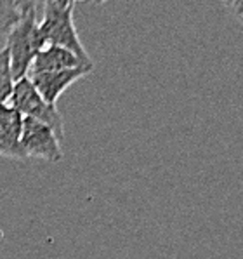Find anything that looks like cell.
Listing matches in <instances>:
<instances>
[{
	"instance_id": "1",
	"label": "cell",
	"mask_w": 243,
	"mask_h": 259,
	"mask_svg": "<svg viewBox=\"0 0 243 259\" xmlns=\"http://www.w3.org/2000/svg\"><path fill=\"white\" fill-rule=\"evenodd\" d=\"M37 2H21V16L7 35V51L11 58L14 82L28 77L35 56L43 47L38 35Z\"/></svg>"
},
{
	"instance_id": "2",
	"label": "cell",
	"mask_w": 243,
	"mask_h": 259,
	"mask_svg": "<svg viewBox=\"0 0 243 259\" xmlns=\"http://www.w3.org/2000/svg\"><path fill=\"white\" fill-rule=\"evenodd\" d=\"M75 2L70 0H47L43 4V16L38 23V35L45 46H58L75 53L83 61L90 63V56L83 47L73 23Z\"/></svg>"
},
{
	"instance_id": "3",
	"label": "cell",
	"mask_w": 243,
	"mask_h": 259,
	"mask_svg": "<svg viewBox=\"0 0 243 259\" xmlns=\"http://www.w3.org/2000/svg\"><path fill=\"white\" fill-rule=\"evenodd\" d=\"M9 106H13L16 111H19L23 117L35 118V120L49 125L56 133L59 141L65 138V122H63L59 110L54 105H49L38 94V91L33 87V83L28 80V77L14 83V91L9 99Z\"/></svg>"
},
{
	"instance_id": "4",
	"label": "cell",
	"mask_w": 243,
	"mask_h": 259,
	"mask_svg": "<svg viewBox=\"0 0 243 259\" xmlns=\"http://www.w3.org/2000/svg\"><path fill=\"white\" fill-rule=\"evenodd\" d=\"M19 145L25 158H38L49 164H58L63 160V150L56 133L35 118L23 117Z\"/></svg>"
},
{
	"instance_id": "5",
	"label": "cell",
	"mask_w": 243,
	"mask_h": 259,
	"mask_svg": "<svg viewBox=\"0 0 243 259\" xmlns=\"http://www.w3.org/2000/svg\"><path fill=\"white\" fill-rule=\"evenodd\" d=\"M94 70V65H85L80 68L65 70V71H43V73H28V80L33 83L38 94L45 99L49 105L58 103L61 94L65 93L71 83L87 77Z\"/></svg>"
},
{
	"instance_id": "6",
	"label": "cell",
	"mask_w": 243,
	"mask_h": 259,
	"mask_svg": "<svg viewBox=\"0 0 243 259\" xmlns=\"http://www.w3.org/2000/svg\"><path fill=\"white\" fill-rule=\"evenodd\" d=\"M23 115L9 105H0V155L7 158L25 160L19 138H21Z\"/></svg>"
},
{
	"instance_id": "7",
	"label": "cell",
	"mask_w": 243,
	"mask_h": 259,
	"mask_svg": "<svg viewBox=\"0 0 243 259\" xmlns=\"http://www.w3.org/2000/svg\"><path fill=\"white\" fill-rule=\"evenodd\" d=\"M85 65H94L92 61L87 63L83 59L78 58L75 53L65 49V47L58 46H45L38 51V54L35 56L31 68L28 73H43V71H65V70H73L80 68Z\"/></svg>"
},
{
	"instance_id": "8",
	"label": "cell",
	"mask_w": 243,
	"mask_h": 259,
	"mask_svg": "<svg viewBox=\"0 0 243 259\" xmlns=\"http://www.w3.org/2000/svg\"><path fill=\"white\" fill-rule=\"evenodd\" d=\"M14 77L11 70V58L7 47H0V105H9L14 91Z\"/></svg>"
},
{
	"instance_id": "9",
	"label": "cell",
	"mask_w": 243,
	"mask_h": 259,
	"mask_svg": "<svg viewBox=\"0 0 243 259\" xmlns=\"http://www.w3.org/2000/svg\"><path fill=\"white\" fill-rule=\"evenodd\" d=\"M21 16V2L14 0H0V37L9 35L13 26Z\"/></svg>"
},
{
	"instance_id": "10",
	"label": "cell",
	"mask_w": 243,
	"mask_h": 259,
	"mask_svg": "<svg viewBox=\"0 0 243 259\" xmlns=\"http://www.w3.org/2000/svg\"><path fill=\"white\" fill-rule=\"evenodd\" d=\"M224 6L228 7L231 14L243 25V0H229V2H224Z\"/></svg>"
}]
</instances>
